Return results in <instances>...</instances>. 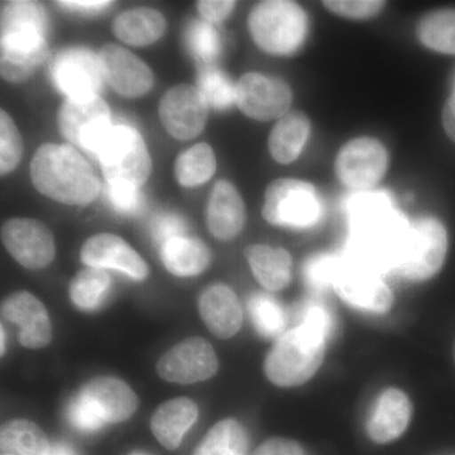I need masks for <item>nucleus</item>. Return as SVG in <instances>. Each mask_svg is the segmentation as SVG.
I'll return each mask as SVG.
<instances>
[{"label":"nucleus","mask_w":455,"mask_h":455,"mask_svg":"<svg viewBox=\"0 0 455 455\" xmlns=\"http://www.w3.org/2000/svg\"><path fill=\"white\" fill-rule=\"evenodd\" d=\"M166 20L152 8H136L116 18L113 32L124 44L132 46H148L166 32Z\"/></svg>","instance_id":"nucleus-26"},{"label":"nucleus","mask_w":455,"mask_h":455,"mask_svg":"<svg viewBox=\"0 0 455 455\" xmlns=\"http://www.w3.org/2000/svg\"><path fill=\"white\" fill-rule=\"evenodd\" d=\"M209 106L199 89L191 85L173 86L161 99L160 119L173 139L188 140L202 133L208 121Z\"/></svg>","instance_id":"nucleus-13"},{"label":"nucleus","mask_w":455,"mask_h":455,"mask_svg":"<svg viewBox=\"0 0 455 455\" xmlns=\"http://www.w3.org/2000/svg\"><path fill=\"white\" fill-rule=\"evenodd\" d=\"M84 265L92 268L116 269L136 281L148 276V266L121 236L101 233L92 235L82 248Z\"/></svg>","instance_id":"nucleus-19"},{"label":"nucleus","mask_w":455,"mask_h":455,"mask_svg":"<svg viewBox=\"0 0 455 455\" xmlns=\"http://www.w3.org/2000/svg\"><path fill=\"white\" fill-rule=\"evenodd\" d=\"M110 284L112 281L106 269L85 268L71 281L68 295L79 309L94 310L106 300Z\"/></svg>","instance_id":"nucleus-32"},{"label":"nucleus","mask_w":455,"mask_h":455,"mask_svg":"<svg viewBox=\"0 0 455 455\" xmlns=\"http://www.w3.org/2000/svg\"><path fill=\"white\" fill-rule=\"evenodd\" d=\"M106 196L110 205L122 214H136L142 208L140 188L127 182H107Z\"/></svg>","instance_id":"nucleus-40"},{"label":"nucleus","mask_w":455,"mask_h":455,"mask_svg":"<svg viewBox=\"0 0 455 455\" xmlns=\"http://www.w3.org/2000/svg\"><path fill=\"white\" fill-rule=\"evenodd\" d=\"M323 4L341 17L361 20V18L373 17L374 14L379 13L385 5V2H379V0H338L335 2V0H331Z\"/></svg>","instance_id":"nucleus-43"},{"label":"nucleus","mask_w":455,"mask_h":455,"mask_svg":"<svg viewBox=\"0 0 455 455\" xmlns=\"http://www.w3.org/2000/svg\"><path fill=\"white\" fill-rule=\"evenodd\" d=\"M396 211L390 197L379 191H361L355 194L347 203L350 226L382 217L388 212Z\"/></svg>","instance_id":"nucleus-37"},{"label":"nucleus","mask_w":455,"mask_h":455,"mask_svg":"<svg viewBox=\"0 0 455 455\" xmlns=\"http://www.w3.org/2000/svg\"><path fill=\"white\" fill-rule=\"evenodd\" d=\"M57 4L66 9L83 12V13H86V12L94 13V12L103 11V9L110 7L113 2H106V0H66V2H57Z\"/></svg>","instance_id":"nucleus-47"},{"label":"nucleus","mask_w":455,"mask_h":455,"mask_svg":"<svg viewBox=\"0 0 455 455\" xmlns=\"http://www.w3.org/2000/svg\"><path fill=\"white\" fill-rule=\"evenodd\" d=\"M418 36L436 52L455 55V9L433 12L420 20Z\"/></svg>","instance_id":"nucleus-33"},{"label":"nucleus","mask_w":455,"mask_h":455,"mask_svg":"<svg viewBox=\"0 0 455 455\" xmlns=\"http://www.w3.org/2000/svg\"><path fill=\"white\" fill-rule=\"evenodd\" d=\"M106 424L128 420L139 407V397L131 386L112 377H98L79 391Z\"/></svg>","instance_id":"nucleus-20"},{"label":"nucleus","mask_w":455,"mask_h":455,"mask_svg":"<svg viewBox=\"0 0 455 455\" xmlns=\"http://www.w3.org/2000/svg\"><path fill=\"white\" fill-rule=\"evenodd\" d=\"M443 124L448 136L455 142V92L448 99L443 109Z\"/></svg>","instance_id":"nucleus-48"},{"label":"nucleus","mask_w":455,"mask_h":455,"mask_svg":"<svg viewBox=\"0 0 455 455\" xmlns=\"http://www.w3.org/2000/svg\"><path fill=\"white\" fill-rule=\"evenodd\" d=\"M0 73L9 83H22L49 56L47 14L37 2L2 3Z\"/></svg>","instance_id":"nucleus-1"},{"label":"nucleus","mask_w":455,"mask_h":455,"mask_svg":"<svg viewBox=\"0 0 455 455\" xmlns=\"http://www.w3.org/2000/svg\"><path fill=\"white\" fill-rule=\"evenodd\" d=\"M245 257L257 281L269 291L283 290L291 280V256L283 248L252 244Z\"/></svg>","instance_id":"nucleus-25"},{"label":"nucleus","mask_w":455,"mask_h":455,"mask_svg":"<svg viewBox=\"0 0 455 455\" xmlns=\"http://www.w3.org/2000/svg\"><path fill=\"white\" fill-rule=\"evenodd\" d=\"M2 449L20 455H50L49 438L37 424L29 420H12L0 431Z\"/></svg>","instance_id":"nucleus-29"},{"label":"nucleus","mask_w":455,"mask_h":455,"mask_svg":"<svg viewBox=\"0 0 455 455\" xmlns=\"http://www.w3.org/2000/svg\"><path fill=\"white\" fill-rule=\"evenodd\" d=\"M248 27L257 46L265 52L291 55L307 37V17L296 3L267 0L252 9Z\"/></svg>","instance_id":"nucleus-5"},{"label":"nucleus","mask_w":455,"mask_h":455,"mask_svg":"<svg viewBox=\"0 0 455 455\" xmlns=\"http://www.w3.org/2000/svg\"><path fill=\"white\" fill-rule=\"evenodd\" d=\"M57 123L71 145L92 155L113 127L109 107L98 95L68 99L60 109Z\"/></svg>","instance_id":"nucleus-9"},{"label":"nucleus","mask_w":455,"mask_h":455,"mask_svg":"<svg viewBox=\"0 0 455 455\" xmlns=\"http://www.w3.org/2000/svg\"><path fill=\"white\" fill-rule=\"evenodd\" d=\"M341 259L333 254H317L307 260L304 267L307 283L314 291H325L333 286Z\"/></svg>","instance_id":"nucleus-39"},{"label":"nucleus","mask_w":455,"mask_h":455,"mask_svg":"<svg viewBox=\"0 0 455 455\" xmlns=\"http://www.w3.org/2000/svg\"><path fill=\"white\" fill-rule=\"evenodd\" d=\"M448 250L447 230L440 221L427 218L407 229L395 271L411 281H425L438 274Z\"/></svg>","instance_id":"nucleus-7"},{"label":"nucleus","mask_w":455,"mask_h":455,"mask_svg":"<svg viewBox=\"0 0 455 455\" xmlns=\"http://www.w3.org/2000/svg\"><path fill=\"white\" fill-rule=\"evenodd\" d=\"M252 455H305V451L295 440L271 438L262 443Z\"/></svg>","instance_id":"nucleus-45"},{"label":"nucleus","mask_w":455,"mask_h":455,"mask_svg":"<svg viewBox=\"0 0 455 455\" xmlns=\"http://www.w3.org/2000/svg\"><path fill=\"white\" fill-rule=\"evenodd\" d=\"M68 418L77 430L94 433L106 425L86 398L77 392L68 407Z\"/></svg>","instance_id":"nucleus-41"},{"label":"nucleus","mask_w":455,"mask_h":455,"mask_svg":"<svg viewBox=\"0 0 455 455\" xmlns=\"http://www.w3.org/2000/svg\"><path fill=\"white\" fill-rule=\"evenodd\" d=\"M217 170V158L211 146L199 143L182 152L175 164V175L184 188H196L211 180Z\"/></svg>","instance_id":"nucleus-31"},{"label":"nucleus","mask_w":455,"mask_h":455,"mask_svg":"<svg viewBox=\"0 0 455 455\" xmlns=\"http://www.w3.org/2000/svg\"><path fill=\"white\" fill-rule=\"evenodd\" d=\"M453 357H454V363H455V341H454V348H453Z\"/></svg>","instance_id":"nucleus-51"},{"label":"nucleus","mask_w":455,"mask_h":455,"mask_svg":"<svg viewBox=\"0 0 455 455\" xmlns=\"http://www.w3.org/2000/svg\"><path fill=\"white\" fill-rule=\"evenodd\" d=\"M200 316L209 331L220 339L235 337L243 322L235 292L227 284H212L199 299Z\"/></svg>","instance_id":"nucleus-22"},{"label":"nucleus","mask_w":455,"mask_h":455,"mask_svg":"<svg viewBox=\"0 0 455 455\" xmlns=\"http://www.w3.org/2000/svg\"><path fill=\"white\" fill-rule=\"evenodd\" d=\"M262 214L272 226L307 229L319 221L322 205L309 182L278 179L266 190Z\"/></svg>","instance_id":"nucleus-8"},{"label":"nucleus","mask_w":455,"mask_h":455,"mask_svg":"<svg viewBox=\"0 0 455 455\" xmlns=\"http://www.w3.org/2000/svg\"><path fill=\"white\" fill-rule=\"evenodd\" d=\"M185 230H187L185 221L179 215L171 214V212L157 215L152 223V236L160 250L172 239L185 235Z\"/></svg>","instance_id":"nucleus-44"},{"label":"nucleus","mask_w":455,"mask_h":455,"mask_svg":"<svg viewBox=\"0 0 455 455\" xmlns=\"http://www.w3.org/2000/svg\"><path fill=\"white\" fill-rule=\"evenodd\" d=\"M107 182H127L140 188L152 172V161L140 132L113 125L94 154Z\"/></svg>","instance_id":"nucleus-6"},{"label":"nucleus","mask_w":455,"mask_h":455,"mask_svg":"<svg viewBox=\"0 0 455 455\" xmlns=\"http://www.w3.org/2000/svg\"><path fill=\"white\" fill-rule=\"evenodd\" d=\"M326 339L304 325L281 335L266 358V376L280 387L309 381L322 366Z\"/></svg>","instance_id":"nucleus-4"},{"label":"nucleus","mask_w":455,"mask_h":455,"mask_svg":"<svg viewBox=\"0 0 455 455\" xmlns=\"http://www.w3.org/2000/svg\"><path fill=\"white\" fill-rule=\"evenodd\" d=\"M292 103L291 90L281 80L262 74H245L236 85V104L257 121L283 116Z\"/></svg>","instance_id":"nucleus-16"},{"label":"nucleus","mask_w":455,"mask_h":455,"mask_svg":"<svg viewBox=\"0 0 455 455\" xmlns=\"http://www.w3.org/2000/svg\"><path fill=\"white\" fill-rule=\"evenodd\" d=\"M50 455H77V453L70 445L65 444V443H57L51 448Z\"/></svg>","instance_id":"nucleus-49"},{"label":"nucleus","mask_w":455,"mask_h":455,"mask_svg":"<svg viewBox=\"0 0 455 455\" xmlns=\"http://www.w3.org/2000/svg\"><path fill=\"white\" fill-rule=\"evenodd\" d=\"M98 57L104 79L122 97L140 98L154 86L151 68L130 51L107 44Z\"/></svg>","instance_id":"nucleus-17"},{"label":"nucleus","mask_w":455,"mask_h":455,"mask_svg":"<svg viewBox=\"0 0 455 455\" xmlns=\"http://www.w3.org/2000/svg\"><path fill=\"white\" fill-rule=\"evenodd\" d=\"M248 311L257 331L265 338L283 335L286 315L280 304L267 295L259 293L248 301Z\"/></svg>","instance_id":"nucleus-35"},{"label":"nucleus","mask_w":455,"mask_h":455,"mask_svg":"<svg viewBox=\"0 0 455 455\" xmlns=\"http://www.w3.org/2000/svg\"><path fill=\"white\" fill-rule=\"evenodd\" d=\"M0 334H2V340H0V343H2V348H0V353H2V355H4L5 352V337H4V328L0 329Z\"/></svg>","instance_id":"nucleus-50"},{"label":"nucleus","mask_w":455,"mask_h":455,"mask_svg":"<svg viewBox=\"0 0 455 455\" xmlns=\"http://www.w3.org/2000/svg\"><path fill=\"white\" fill-rule=\"evenodd\" d=\"M197 416L199 409L191 398H172L156 410L151 419L152 433L164 448L175 451L187 431L196 424Z\"/></svg>","instance_id":"nucleus-24"},{"label":"nucleus","mask_w":455,"mask_h":455,"mask_svg":"<svg viewBox=\"0 0 455 455\" xmlns=\"http://www.w3.org/2000/svg\"><path fill=\"white\" fill-rule=\"evenodd\" d=\"M407 229L406 220L397 211L353 224L344 259L379 276L387 274L396 267Z\"/></svg>","instance_id":"nucleus-3"},{"label":"nucleus","mask_w":455,"mask_h":455,"mask_svg":"<svg viewBox=\"0 0 455 455\" xmlns=\"http://www.w3.org/2000/svg\"><path fill=\"white\" fill-rule=\"evenodd\" d=\"M53 83L68 99L95 97L103 86L104 74L99 57L90 50L68 49L51 65Z\"/></svg>","instance_id":"nucleus-14"},{"label":"nucleus","mask_w":455,"mask_h":455,"mask_svg":"<svg viewBox=\"0 0 455 455\" xmlns=\"http://www.w3.org/2000/svg\"><path fill=\"white\" fill-rule=\"evenodd\" d=\"M187 42L191 53L204 66L214 65L220 53V38L217 29L206 20H193L188 27Z\"/></svg>","instance_id":"nucleus-36"},{"label":"nucleus","mask_w":455,"mask_h":455,"mask_svg":"<svg viewBox=\"0 0 455 455\" xmlns=\"http://www.w3.org/2000/svg\"><path fill=\"white\" fill-rule=\"evenodd\" d=\"M196 83L206 103L214 109H228L236 101V86L214 65L200 68Z\"/></svg>","instance_id":"nucleus-34"},{"label":"nucleus","mask_w":455,"mask_h":455,"mask_svg":"<svg viewBox=\"0 0 455 455\" xmlns=\"http://www.w3.org/2000/svg\"><path fill=\"white\" fill-rule=\"evenodd\" d=\"M335 292L353 307L373 314H385L394 304V296L379 275L343 259L333 284Z\"/></svg>","instance_id":"nucleus-15"},{"label":"nucleus","mask_w":455,"mask_h":455,"mask_svg":"<svg viewBox=\"0 0 455 455\" xmlns=\"http://www.w3.org/2000/svg\"><path fill=\"white\" fill-rule=\"evenodd\" d=\"M164 267L179 277H193L202 274L211 263L208 245L197 238L178 236L160 250Z\"/></svg>","instance_id":"nucleus-27"},{"label":"nucleus","mask_w":455,"mask_h":455,"mask_svg":"<svg viewBox=\"0 0 455 455\" xmlns=\"http://www.w3.org/2000/svg\"><path fill=\"white\" fill-rule=\"evenodd\" d=\"M245 221L244 203L236 188L226 180L212 188L208 206L206 224L215 238L229 241L241 233Z\"/></svg>","instance_id":"nucleus-23"},{"label":"nucleus","mask_w":455,"mask_h":455,"mask_svg":"<svg viewBox=\"0 0 455 455\" xmlns=\"http://www.w3.org/2000/svg\"><path fill=\"white\" fill-rule=\"evenodd\" d=\"M300 325L307 326L315 333L331 338L334 331V319L331 311L320 301H309L301 307Z\"/></svg>","instance_id":"nucleus-42"},{"label":"nucleus","mask_w":455,"mask_h":455,"mask_svg":"<svg viewBox=\"0 0 455 455\" xmlns=\"http://www.w3.org/2000/svg\"><path fill=\"white\" fill-rule=\"evenodd\" d=\"M2 241L9 254L28 269L47 267L56 256L55 238L44 223L13 218L3 224Z\"/></svg>","instance_id":"nucleus-11"},{"label":"nucleus","mask_w":455,"mask_h":455,"mask_svg":"<svg viewBox=\"0 0 455 455\" xmlns=\"http://www.w3.org/2000/svg\"><path fill=\"white\" fill-rule=\"evenodd\" d=\"M248 438L244 427L235 419L215 424L202 440L194 455H247Z\"/></svg>","instance_id":"nucleus-30"},{"label":"nucleus","mask_w":455,"mask_h":455,"mask_svg":"<svg viewBox=\"0 0 455 455\" xmlns=\"http://www.w3.org/2000/svg\"><path fill=\"white\" fill-rule=\"evenodd\" d=\"M3 455H16V454L5 453V454H3Z\"/></svg>","instance_id":"nucleus-52"},{"label":"nucleus","mask_w":455,"mask_h":455,"mask_svg":"<svg viewBox=\"0 0 455 455\" xmlns=\"http://www.w3.org/2000/svg\"><path fill=\"white\" fill-rule=\"evenodd\" d=\"M132 455H145V454L134 453V454H132Z\"/></svg>","instance_id":"nucleus-53"},{"label":"nucleus","mask_w":455,"mask_h":455,"mask_svg":"<svg viewBox=\"0 0 455 455\" xmlns=\"http://www.w3.org/2000/svg\"><path fill=\"white\" fill-rule=\"evenodd\" d=\"M235 7V2L229 0H202L197 3V11L209 23H218L226 20Z\"/></svg>","instance_id":"nucleus-46"},{"label":"nucleus","mask_w":455,"mask_h":455,"mask_svg":"<svg viewBox=\"0 0 455 455\" xmlns=\"http://www.w3.org/2000/svg\"><path fill=\"white\" fill-rule=\"evenodd\" d=\"M3 319L20 328L18 339L29 349H41L52 339V325L49 313L36 296L17 291L2 301Z\"/></svg>","instance_id":"nucleus-18"},{"label":"nucleus","mask_w":455,"mask_h":455,"mask_svg":"<svg viewBox=\"0 0 455 455\" xmlns=\"http://www.w3.org/2000/svg\"><path fill=\"white\" fill-rule=\"evenodd\" d=\"M23 155V140L16 123L4 109L0 110V172H11Z\"/></svg>","instance_id":"nucleus-38"},{"label":"nucleus","mask_w":455,"mask_h":455,"mask_svg":"<svg viewBox=\"0 0 455 455\" xmlns=\"http://www.w3.org/2000/svg\"><path fill=\"white\" fill-rule=\"evenodd\" d=\"M310 122L304 113L286 114L275 125L269 136V152L280 164H290L300 156L309 139Z\"/></svg>","instance_id":"nucleus-28"},{"label":"nucleus","mask_w":455,"mask_h":455,"mask_svg":"<svg viewBox=\"0 0 455 455\" xmlns=\"http://www.w3.org/2000/svg\"><path fill=\"white\" fill-rule=\"evenodd\" d=\"M31 180L42 196L66 205H88L100 191L92 164L66 145H42L31 163Z\"/></svg>","instance_id":"nucleus-2"},{"label":"nucleus","mask_w":455,"mask_h":455,"mask_svg":"<svg viewBox=\"0 0 455 455\" xmlns=\"http://www.w3.org/2000/svg\"><path fill=\"white\" fill-rule=\"evenodd\" d=\"M410 419L411 403L405 392L388 388L377 398L368 418V436L377 444H387L405 433Z\"/></svg>","instance_id":"nucleus-21"},{"label":"nucleus","mask_w":455,"mask_h":455,"mask_svg":"<svg viewBox=\"0 0 455 455\" xmlns=\"http://www.w3.org/2000/svg\"><path fill=\"white\" fill-rule=\"evenodd\" d=\"M387 164V152L379 140L355 139L340 149L335 172L346 187L366 191L383 178Z\"/></svg>","instance_id":"nucleus-12"},{"label":"nucleus","mask_w":455,"mask_h":455,"mask_svg":"<svg viewBox=\"0 0 455 455\" xmlns=\"http://www.w3.org/2000/svg\"><path fill=\"white\" fill-rule=\"evenodd\" d=\"M215 350L204 338H188L167 350L157 363V373L167 382L190 385L212 379L217 373Z\"/></svg>","instance_id":"nucleus-10"}]
</instances>
